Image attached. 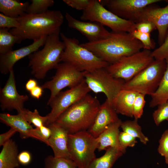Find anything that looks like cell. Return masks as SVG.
Returning <instances> with one entry per match:
<instances>
[{
	"mask_svg": "<svg viewBox=\"0 0 168 168\" xmlns=\"http://www.w3.org/2000/svg\"><path fill=\"white\" fill-rule=\"evenodd\" d=\"M80 44L110 64L140 51L144 48L132 33L125 32L112 31L105 39Z\"/></svg>",
	"mask_w": 168,
	"mask_h": 168,
	"instance_id": "cell-1",
	"label": "cell"
},
{
	"mask_svg": "<svg viewBox=\"0 0 168 168\" xmlns=\"http://www.w3.org/2000/svg\"><path fill=\"white\" fill-rule=\"evenodd\" d=\"M19 25L10 32L22 41L33 40L43 37L59 34L64 17L58 10H50L38 14L26 13L18 17Z\"/></svg>",
	"mask_w": 168,
	"mask_h": 168,
	"instance_id": "cell-2",
	"label": "cell"
},
{
	"mask_svg": "<svg viewBox=\"0 0 168 168\" xmlns=\"http://www.w3.org/2000/svg\"><path fill=\"white\" fill-rule=\"evenodd\" d=\"M100 105L96 97L88 94L66 110L55 122L69 134L87 131L94 121Z\"/></svg>",
	"mask_w": 168,
	"mask_h": 168,
	"instance_id": "cell-3",
	"label": "cell"
},
{
	"mask_svg": "<svg viewBox=\"0 0 168 168\" xmlns=\"http://www.w3.org/2000/svg\"><path fill=\"white\" fill-rule=\"evenodd\" d=\"M60 34L47 36L43 48L28 56V67L31 74L36 79H44L48 72L55 69L61 61L65 45L60 40Z\"/></svg>",
	"mask_w": 168,
	"mask_h": 168,
	"instance_id": "cell-4",
	"label": "cell"
},
{
	"mask_svg": "<svg viewBox=\"0 0 168 168\" xmlns=\"http://www.w3.org/2000/svg\"><path fill=\"white\" fill-rule=\"evenodd\" d=\"M60 35L65 45L61 61L69 63L80 71L87 72L105 68L110 65L82 46L77 39L68 37L62 33Z\"/></svg>",
	"mask_w": 168,
	"mask_h": 168,
	"instance_id": "cell-5",
	"label": "cell"
},
{
	"mask_svg": "<svg viewBox=\"0 0 168 168\" xmlns=\"http://www.w3.org/2000/svg\"><path fill=\"white\" fill-rule=\"evenodd\" d=\"M167 64L166 60L154 59L132 79L125 81L122 89L151 96L157 89Z\"/></svg>",
	"mask_w": 168,
	"mask_h": 168,
	"instance_id": "cell-6",
	"label": "cell"
},
{
	"mask_svg": "<svg viewBox=\"0 0 168 168\" xmlns=\"http://www.w3.org/2000/svg\"><path fill=\"white\" fill-rule=\"evenodd\" d=\"M98 145L97 138L88 131L69 134L68 148L70 158L77 168H88L96 158L95 151Z\"/></svg>",
	"mask_w": 168,
	"mask_h": 168,
	"instance_id": "cell-7",
	"label": "cell"
},
{
	"mask_svg": "<svg viewBox=\"0 0 168 168\" xmlns=\"http://www.w3.org/2000/svg\"><path fill=\"white\" fill-rule=\"evenodd\" d=\"M82 21L98 22L115 32L132 33L136 30V23L121 18L109 10L99 0H91L87 7L82 11Z\"/></svg>",
	"mask_w": 168,
	"mask_h": 168,
	"instance_id": "cell-8",
	"label": "cell"
},
{
	"mask_svg": "<svg viewBox=\"0 0 168 168\" xmlns=\"http://www.w3.org/2000/svg\"><path fill=\"white\" fill-rule=\"evenodd\" d=\"M151 50L143 49L122 58L105 68L114 77L128 81L147 67L155 59Z\"/></svg>",
	"mask_w": 168,
	"mask_h": 168,
	"instance_id": "cell-9",
	"label": "cell"
},
{
	"mask_svg": "<svg viewBox=\"0 0 168 168\" xmlns=\"http://www.w3.org/2000/svg\"><path fill=\"white\" fill-rule=\"evenodd\" d=\"M55 69V75L51 80L41 86L44 89H48L50 92L48 104L63 89L75 87L82 82L87 72L80 71L71 64L65 62L59 63Z\"/></svg>",
	"mask_w": 168,
	"mask_h": 168,
	"instance_id": "cell-10",
	"label": "cell"
},
{
	"mask_svg": "<svg viewBox=\"0 0 168 168\" xmlns=\"http://www.w3.org/2000/svg\"><path fill=\"white\" fill-rule=\"evenodd\" d=\"M85 80L91 91L96 94L104 93L112 105L113 100L122 90L125 82L114 77L105 68L87 72Z\"/></svg>",
	"mask_w": 168,
	"mask_h": 168,
	"instance_id": "cell-11",
	"label": "cell"
},
{
	"mask_svg": "<svg viewBox=\"0 0 168 168\" xmlns=\"http://www.w3.org/2000/svg\"><path fill=\"white\" fill-rule=\"evenodd\" d=\"M90 91L84 80L77 86L60 92L47 104L50 106L51 110L46 115L48 120L46 126L54 122L66 110Z\"/></svg>",
	"mask_w": 168,
	"mask_h": 168,
	"instance_id": "cell-12",
	"label": "cell"
},
{
	"mask_svg": "<svg viewBox=\"0 0 168 168\" xmlns=\"http://www.w3.org/2000/svg\"><path fill=\"white\" fill-rule=\"evenodd\" d=\"M161 0H102L101 3L120 17L137 23L140 15L147 6Z\"/></svg>",
	"mask_w": 168,
	"mask_h": 168,
	"instance_id": "cell-13",
	"label": "cell"
},
{
	"mask_svg": "<svg viewBox=\"0 0 168 168\" xmlns=\"http://www.w3.org/2000/svg\"><path fill=\"white\" fill-rule=\"evenodd\" d=\"M26 95H21L17 90L13 69L10 71L4 86L0 91V107L2 110H16L20 113L24 108L25 103L29 99Z\"/></svg>",
	"mask_w": 168,
	"mask_h": 168,
	"instance_id": "cell-14",
	"label": "cell"
},
{
	"mask_svg": "<svg viewBox=\"0 0 168 168\" xmlns=\"http://www.w3.org/2000/svg\"><path fill=\"white\" fill-rule=\"evenodd\" d=\"M65 17L68 26L75 29L84 35L90 42L105 39L110 35L109 32L100 23L96 21L78 20L66 12Z\"/></svg>",
	"mask_w": 168,
	"mask_h": 168,
	"instance_id": "cell-15",
	"label": "cell"
},
{
	"mask_svg": "<svg viewBox=\"0 0 168 168\" xmlns=\"http://www.w3.org/2000/svg\"><path fill=\"white\" fill-rule=\"evenodd\" d=\"M47 36L34 40L31 44L12 50L3 54H0V72L2 74H9L11 70L17 61L39 50L44 45Z\"/></svg>",
	"mask_w": 168,
	"mask_h": 168,
	"instance_id": "cell-16",
	"label": "cell"
},
{
	"mask_svg": "<svg viewBox=\"0 0 168 168\" xmlns=\"http://www.w3.org/2000/svg\"><path fill=\"white\" fill-rule=\"evenodd\" d=\"M151 5L144 9L137 22L142 21L153 22L158 30V42L160 45L163 43L168 30V4L163 7Z\"/></svg>",
	"mask_w": 168,
	"mask_h": 168,
	"instance_id": "cell-17",
	"label": "cell"
},
{
	"mask_svg": "<svg viewBox=\"0 0 168 168\" xmlns=\"http://www.w3.org/2000/svg\"><path fill=\"white\" fill-rule=\"evenodd\" d=\"M112 105L106 99L100 105L94 121L87 130L95 138L98 137L110 124L119 119Z\"/></svg>",
	"mask_w": 168,
	"mask_h": 168,
	"instance_id": "cell-18",
	"label": "cell"
},
{
	"mask_svg": "<svg viewBox=\"0 0 168 168\" xmlns=\"http://www.w3.org/2000/svg\"><path fill=\"white\" fill-rule=\"evenodd\" d=\"M47 126L51 131L48 146L52 149L54 156L71 159L68 148L69 134L68 131L55 122Z\"/></svg>",
	"mask_w": 168,
	"mask_h": 168,
	"instance_id": "cell-19",
	"label": "cell"
},
{
	"mask_svg": "<svg viewBox=\"0 0 168 168\" xmlns=\"http://www.w3.org/2000/svg\"><path fill=\"white\" fill-rule=\"evenodd\" d=\"M0 120L2 123L16 130L23 138L30 137L37 139L35 128H33L21 113L15 115L0 113Z\"/></svg>",
	"mask_w": 168,
	"mask_h": 168,
	"instance_id": "cell-20",
	"label": "cell"
},
{
	"mask_svg": "<svg viewBox=\"0 0 168 168\" xmlns=\"http://www.w3.org/2000/svg\"><path fill=\"white\" fill-rule=\"evenodd\" d=\"M122 121L119 119L108 126L97 137L98 145L97 149L99 152L105 150L109 147L115 148L122 152L124 154L126 150L120 145L119 139V128Z\"/></svg>",
	"mask_w": 168,
	"mask_h": 168,
	"instance_id": "cell-21",
	"label": "cell"
},
{
	"mask_svg": "<svg viewBox=\"0 0 168 168\" xmlns=\"http://www.w3.org/2000/svg\"><path fill=\"white\" fill-rule=\"evenodd\" d=\"M138 93L122 89L112 102V105L117 114L132 118L133 104Z\"/></svg>",
	"mask_w": 168,
	"mask_h": 168,
	"instance_id": "cell-22",
	"label": "cell"
},
{
	"mask_svg": "<svg viewBox=\"0 0 168 168\" xmlns=\"http://www.w3.org/2000/svg\"><path fill=\"white\" fill-rule=\"evenodd\" d=\"M18 150L15 141L10 139L3 146L0 153V168H17Z\"/></svg>",
	"mask_w": 168,
	"mask_h": 168,
	"instance_id": "cell-23",
	"label": "cell"
},
{
	"mask_svg": "<svg viewBox=\"0 0 168 168\" xmlns=\"http://www.w3.org/2000/svg\"><path fill=\"white\" fill-rule=\"evenodd\" d=\"M124 154L118 149L109 147L105 154L99 158H96L88 168H111L117 160Z\"/></svg>",
	"mask_w": 168,
	"mask_h": 168,
	"instance_id": "cell-24",
	"label": "cell"
},
{
	"mask_svg": "<svg viewBox=\"0 0 168 168\" xmlns=\"http://www.w3.org/2000/svg\"><path fill=\"white\" fill-rule=\"evenodd\" d=\"M29 4L17 0H0V12L11 17H18L26 13Z\"/></svg>",
	"mask_w": 168,
	"mask_h": 168,
	"instance_id": "cell-25",
	"label": "cell"
},
{
	"mask_svg": "<svg viewBox=\"0 0 168 168\" xmlns=\"http://www.w3.org/2000/svg\"><path fill=\"white\" fill-rule=\"evenodd\" d=\"M166 70L156 91L151 96L149 107H154L168 101V60Z\"/></svg>",
	"mask_w": 168,
	"mask_h": 168,
	"instance_id": "cell-26",
	"label": "cell"
},
{
	"mask_svg": "<svg viewBox=\"0 0 168 168\" xmlns=\"http://www.w3.org/2000/svg\"><path fill=\"white\" fill-rule=\"evenodd\" d=\"M138 120L134 119L122 122L120 127L123 131L136 138H138L141 142L146 145L149 141V139L142 132L141 127L138 124Z\"/></svg>",
	"mask_w": 168,
	"mask_h": 168,
	"instance_id": "cell-27",
	"label": "cell"
},
{
	"mask_svg": "<svg viewBox=\"0 0 168 168\" xmlns=\"http://www.w3.org/2000/svg\"><path fill=\"white\" fill-rule=\"evenodd\" d=\"M21 41L11 34L8 29L0 28V54H3L12 50L15 44H20Z\"/></svg>",
	"mask_w": 168,
	"mask_h": 168,
	"instance_id": "cell-28",
	"label": "cell"
},
{
	"mask_svg": "<svg viewBox=\"0 0 168 168\" xmlns=\"http://www.w3.org/2000/svg\"><path fill=\"white\" fill-rule=\"evenodd\" d=\"M44 163V168H77L75 163L71 159L51 155L46 157Z\"/></svg>",
	"mask_w": 168,
	"mask_h": 168,
	"instance_id": "cell-29",
	"label": "cell"
},
{
	"mask_svg": "<svg viewBox=\"0 0 168 168\" xmlns=\"http://www.w3.org/2000/svg\"><path fill=\"white\" fill-rule=\"evenodd\" d=\"M20 113L30 124H33L36 128H40L46 125L48 120L47 116V115L45 116H41L36 109H35L33 111H31L24 108Z\"/></svg>",
	"mask_w": 168,
	"mask_h": 168,
	"instance_id": "cell-30",
	"label": "cell"
},
{
	"mask_svg": "<svg viewBox=\"0 0 168 168\" xmlns=\"http://www.w3.org/2000/svg\"><path fill=\"white\" fill-rule=\"evenodd\" d=\"M30 4L28 5L26 13L29 14H38L44 13L48 10L54 4L53 0H31Z\"/></svg>",
	"mask_w": 168,
	"mask_h": 168,
	"instance_id": "cell-31",
	"label": "cell"
},
{
	"mask_svg": "<svg viewBox=\"0 0 168 168\" xmlns=\"http://www.w3.org/2000/svg\"><path fill=\"white\" fill-rule=\"evenodd\" d=\"M152 114L153 120L156 126L165 120L168 121V101L157 106Z\"/></svg>",
	"mask_w": 168,
	"mask_h": 168,
	"instance_id": "cell-32",
	"label": "cell"
},
{
	"mask_svg": "<svg viewBox=\"0 0 168 168\" xmlns=\"http://www.w3.org/2000/svg\"><path fill=\"white\" fill-rule=\"evenodd\" d=\"M145 95L137 93L133 107V114L134 119L140 118L142 115L143 109L146 103Z\"/></svg>",
	"mask_w": 168,
	"mask_h": 168,
	"instance_id": "cell-33",
	"label": "cell"
},
{
	"mask_svg": "<svg viewBox=\"0 0 168 168\" xmlns=\"http://www.w3.org/2000/svg\"><path fill=\"white\" fill-rule=\"evenodd\" d=\"M151 54L155 60H168V30L162 44Z\"/></svg>",
	"mask_w": 168,
	"mask_h": 168,
	"instance_id": "cell-34",
	"label": "cell"
},
{
	"mask_svg": "<svg viewBox=\"0 0 168 168\" xmlns=\"http://www.w3.org/2000/svg\"><path fill=\"white\" fill-rule=\"evenodd\" d=\"M131 33L142 44L143 49L151 50L155 48V44L151 39L150 34L142 33L136 30Z\"/></svg>",
	"mask_w": 168,
	"mask_h": 168,
	"instance_id": "cell-35",
	"label": "cell"
},
{
	"mask_svg": "<svg viewBox=\"0 0 168 168\" xmlns=\"http://www.w3.org/2000/svg\"><path fill=\"white\" fill-rule=\"evenodd\" d=\"M19 25L18 17H13L0 13V28H17Z\"/></svg>",
	"mask_w": 168,
	"mask_h": 168,
	"instance_id": "cell-36",
	"label": "cell"
},
{
	"mask_svg": "<svg viewBox=\"0 0 168 168\" xmlns=\"http://www.w3.org/2000/svg\"><path fill=\"white\" fill-rule=\"evenodd\" d=\"M119 139L120 145L125 150L127 147H134L137 142L136 138L124 131L120 132Z\"/></svg>",
	"mask_w": 168,
	"mask_h": 168,
	"instance_id": "cell-37",
	"label": "cell"
},
{
	"mask_svg": "<svg viewBox=\"0 0 168 168\" xmlns=\"http://www.w3.org/2000/svg\"><path fill=\"white\" fill-rule=\"evenodd\" d=\"M159 142L158 152L161 156H165L168 153V129L164 132Z\"/></svg>",
	"mask_w": 168,
	"mask_h": 168,
	"instance_id": "cell-38",
	"label": "cell"
},
{
	"mask_svg": "<svg viewBox=\"0 0 168 168\" xmlns=\"http://www.w3.org/2000/svg\"><path fill=\"white\" fill-rule=\"evenodd\" d=\"M136 29L141 32L150 34L156 29L155 24L148 21H142L135 23Z\"/></svg>",
	"mask_w": 168,
	"mask_h": 168,
	"instance_id": "cell-39",
	"label": "cell"
},
{
	"mask_svg": "<svg viewBox=\"0 0 168 168\" xmlns=\"http://www.w3.org/2000/svg\"><path fill=\"white\" fill-rule=\"evenodd\" d=\"M91 0H63V1L68 6L76 9L85 10L88 6Z\"/></svg>",
	"mask_w": 168,
	"mask_h": 168,
	"instance_id": "cell-40",
	"label": "cell"
},
{
	"mask_svg": "<svg viewBox=\"0 0 168 168\" xmlns=\"http://www.w3.org/2000/svg\"><path fill=\"white\" fill-rule=\"evenodd\" d=\"M35 128L39 138V140L45 143L48 145V140L51 134V131L50 128L45 125Z\"/></svg>",
	"mask_w": 168,
	"mask_h": 168,
	"instance_id": "cell-41",
	"label": "cell"
},
{
	"mask_svg": "<svg viewBox=\"0 0 168 168\" xmlns=\"http://www.w3.org/2000/svg\"><path fill=\"white\" fill-rule=\"evenodd\" d=\"M18 160L20 164L23 166L28 165L31 162V155L28 151H23L18 154Z\"/></svg>",
	"mask_w": 168,
	"mask_h": 168,
	"instance_id": "cell-42",
	"label": "cell"
},
{
	"mask_svg": "<svg viewBox=\"0 0 168 168\" xmlns=\"http://www.w3.org/2000/svg\"><path fill=\"white\" fill-rule=\"evenodd\" d=\"M17 131L13 128H11L7 131L0 134V146H2L7 141L10 140L11 138Z\"/></svg>",
	"mask_w": 168,
	"mask_h": 168,
	"instance_id": "cell-43",
	"label": "cell"
},
{
	"mask_svg": "<svg viewBox=\"0 0 168 168\" xmlns=\"http://www.w3.org/2000/svg\"><path fill=\"white\" fill-rule=\"evenodd\" d=\"M43 90L41 86H37L30 92V95L33 98L39 100L42 96Z\"/></svg>",
	"mask_w": 168,
	"mask_h": 168,
	"instance_id": "cell-44",
	"label": "cell"
},
{
	"mask_svg": "<svg viewBox=\"0 0 168 168\" xmlns=\"http://www.w3.org/2000/svg\"><path fill=\"white\" fill-rule=\"evenodd\" d=\"M37 86V82L36 80L30 79L26 83L25 88L27 91L30 92Z\"/></svg>",
	"mask_w": 168,
	"mask_h": 168,
	"instance_id": "cell-45",
	"label": "cell"
},
{
	"mask_svg": "<svg viewBox=\"0 0 168 168\" xmlns=\"http://www.w3.org/2000/svg\"><path fill=\"white\" fill-rule=\"evenodd\" d=\"M164 157L165 158V162L168 165V153Z\"/></svg>",
	"mask_w": 168,
	"mask_h": 168,
	"instance_id": "cell-46",
	"label": "cell"
}]
</instances>
